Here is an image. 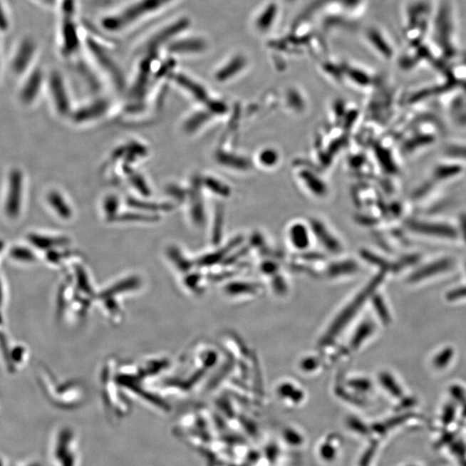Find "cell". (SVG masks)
<instances>
[{"mask_svg": "<svg viewBox=\"0 0 466 466\" xmlns=\"http://www.w3.org/2000/svg\"><path fill=\"white\" fill-rule=\"evenodd\" d=\"M429 39L447 67L465 55L461 46L459 14L452 0H438Z\"/></svg>", "mask_w": 466, "mask_h": 466, "instance_id": "cell-1", "label": "cell"}, {"mask_svg": "<svg viewBox=\"0 0 466 466\" xmlns=\"http://www.w3.org/2000/svg\"><path fill=\"white\" fill-rule=\"evenodd\" d=\"M438 0H407L403 11V32L407 45L420 44L430 36Z\"/></svg>", "mask_w": 466, "mask_h": 466, "instance_id": "cell-2", "label": "cell"}, {"mask_svg": "<svg viewBox=\"0 0 466 466\" xmlns=\"http://www.w3.org/2000/svg\"><path fill=\"white\" fill-rule=\"evenodd\" d=\"M26 175L22 167L8 170L1 199V212L6 222H17L22 218L26 202Z\"/></svg>", "mask_w": 466, "mask_h": 466, "instance_id": "cell-3", "label": "cell"}, {"mask_svg": "<svg viewBox=\"0 0 466 466\" xmlns=\"http://www.w3.org/2000/svg\"><path fill=\"white\" fill-rule=\"evenodd\" d=\"M38 44L30 35L22 36L14 44L8 59L7 68L15 79H22L38 63Z\"/></svg>", "mask_w": 466, "mask_h": 466, "instance_id": "cell-4", "label": "cell"}, {"mask_svg": "<svg viewBox=\"0 0 466 466\" xmlns=\"http://www.w3.org/2000/svg\"><path fill=\"white\" fill-rule=\"evenodd\" d=\"M172 0H141L133 4L128 9L122 11L113 17L106 19L104 26L110 31H120L135 23L139 19L144 18L151 12L160 9Z\"/></svg>", "mask_w": 466, "mask_h": 466, "instance_id": "cell-5", "label": "cell"}, {"mask_svg": "<svg viewBox=\"0 0 466 466\" xmlns=\"http://www.w3.org/2000/svg\"><path fill=\"white\" fill-rule=\"evenodd\" d=\"M19 81L17 91L19 104L23 108H30L38 102L43 90L46 88L47 76L43 68L36 65Z\"/></svg>", "mask_w": 466, "mask_h": 466, "instance_id": "cell-6", "label": "cell"}, {"mask_svg": "<svg viewBox=\"0 0 466 466\" xmlns=\"http://www.w3.org/2000/svg\"><path fill=\"white\" fill-rule=\"evenodd\" d=\"M46 88L56 113L61 117L69 115L72 113L71 100L63 78L59 72L52 71L48 73Z\"/></svg>", "mask_w": 466, "mask_h": 466, "instance_id": "cell-7", "label": "cell"}, {"mask_svg": "<svg viewBox=\"0 0 466 466\" xmlns=\"http://www.w3.org/2000/svg\"><path fill=\"white\" fill-rule=\"evenodd\" d=\"M368 39L375 51L378 53L383 58L386 60L393 59L396 55L395 48L392 41L387 38L385 34L378 29L372 28L367 33Z\"/></svg>", "mask_w": 466, "mask_h": 466, "instance_id": "cell-8", "label": "cell"}, {"mask_svg": "<svg viewBox=\"0 0 466 466\" xmlns=\"http://www.w3.org/2000/svg\"><path fill=\"white\" fill-rule=\"evenodd\" d=\"M45 200H46L48 207L59 218L66 220L72 218V208L60 191L56 190H48L46 196H45Z\"/></svg>", "mask_w": 466, "mask_h": 466, "instance_id": "cell-9", "label": "cell"}, {"mask_svg": "<svg viewBox=\"0 0 466 466\" xmlns=\"http://www.w3.org/2000/svg\"><path fill=\"white\" fill-rule=\"evenodd\" d=\"M106 109H108V105L105 101H97L95 104L86 106L81 111L79 110V112L73 114V118L77 122L93 120L103 115Z\"/></svg>", "mask_w": 466, "mask_h": 466, "instance_id": "cell-10", "label": "cell"}, {"mask_svg": "<svg viewBox=\"0 0 466 466\" xmlns=\"http://www.w3.org/2000/svg\"><path fill=\"white\" fill-rule=\"evenodd\" d=\"M186 22L184 20L178 22L177 24H174L170 27L165 29V30L159 32V33L155 36L152 39L150 40L148 46L147 48L150 51L155 50V48L160 46L161 44L165 43L167 40L172 38L175 34L179 33L180 31H182L186 27Z\"/></svg>", "mask_w": 466, "mask_h": 466, "instance_id": "cell-11", "label": "cell"}, {"mask_svg": "<svg viewBox=\"0 0 466 466\" xmlns=\"http://www.w3.org/2000/svg\"><path fill=\"white\" fill-rule=\"evenodd\" d=\"M61 41H63V44H61L63 48L61 50H63L64 54L75 51L77 45V36L73 24H68L65 20L63 26H61Z\"/></svg>", "mask_w": 466, "mask_h": 466, "instance_id": "cell-12", "label": "cell"}, {"mask_svg": "<svg viewBox=\"0 0 466 466\" xmlns=\"http://www.w3.org/2000/svg\"><path fill=\"white\" fill-rule=\"evenodd\" d=\"M206 44L202 40L190 38L175 43L171 46L170 51L177 53H195L205 50Z\"/></svg>", "mask_w": 466, "mask_h": 466, "instance_id": "cell-13", "label": "cell"}, {"mask_svg": "<svg viewBox=\"0 0 466 466\" xmlns=\"http://www.w3.org/2000/svg\"><path fill=\"white\" fill-rule=\"evenodd\" d=\"M12 15L6 0H0V35L4 36L10 33L12 29Z\"/></svg>", "mask_w": 466, "mask_h": 466, "instance_id": "cell-14", "label": "cell"}, {"mask_svg": "<svg viewBox=\"0 0 466 466\" xmlns=\"http://www.w3.org/2000/svg\"><path fill=\"white\" fill-rule=\"evenodd\" d=\"M244 66V59L243 57L238 56L232 59L226 67H224L222 71L217 73V78L219 80H227L229 77L235 75L239 72L241 68Z\"/></svg>", "mask_w": 466, "mask_h": 466, "instance_id": "cell-15", "label": "cell"}, {"mask_svg": "<svg viewBox=\"0 0 466 466\" xmlns=\"http://www.w3.org/2000/svg\"><path fill=\"white\" fill-rule=\"evenodd\" d=\"M277 14V7L275 4L269 5L266 9L263 11L259 19L257 21V26L261 31H265L271 26L274 19H275Z\"/></svg>", "mask_w": 466, "mask_h": 466, "instance_id": "cell-16", "label": "cell"}, {"mask_svg": "<svg viewBox=\"0 0 466 466\" xmlns=\"http://www.w3.org/2000/svg\"><path fill=\"white\" fill-rule=\"evenodd\" d=\"M177 81L182 87L187 88L190 92L193 93L195 98H199V99H204V98H205V93H203L202 89L200 88L198 85L195 84L193 81L187 79V78L179 76V77H177Z\"/></svg>", "mask_w": 466, "mask_h": 466, "instance_id": "cell-17", "label": "cell"}, {"mask_svg": "<svg viewBox=\"0 0 466 466\" xmlns=\"http://www.w3.org/2000/svg\"><path fill=\"white\" fill-rule=\"evenodd\" d=\"M117 200L115 198H109L108 202H105V210L108 212H111L117 209L118 204Z\"/></svg>", "mask_w": 466, "mask_h": 466, "instance_id": "cell-18", "label": "cell"}, {"mask_svg": "<svg viewBox=\"0 0 466 466\" xmlns=\"http://www.w3.org/2000/svg\"><path fill=\"white\" fill-rule=\"evenodd\" d=\"M2 39L3 36L0 35V83H1L4 72V50Z\"/></svg>", "mask_w": 466, "mask_h": 466, "instance_id": "cell-19", "label": "cell"}, {"mask_svg": "<svg viewBox=\"0 0 466 466\" xmlns=\"http://www.w3.org/2000/svg\"><path fill=\"white\" fill-rule=\"evenodd\" d=\"M0 466H3V463H2L1 460H0Z\"/></svg>", "mask_w": 466, "mask_h": 466, "instance_id": "cell-20", "label": "cell"}, {"mask_svg": "<svg viewBox=\"0 0 466 466\" xmlns=\"http://www.w3.org/2000/svg\"><path fill=\"white\" fill-rule=\"evenodd\" d=\"M289 1H292V0H289Z\"/></svg>", "mask_w": 466, "mask_h": 466, "instance_id": "cell-21", "label": "cell"}, {"mask_svg": "<svg viewBox=\"0 0 466 466\" xmlns=\"http://www.w3.org/2000/svg\"><path fill=\"white\" fill-rule=\"evenodd\" d=\"M35 466V465H34Z\"/></svg>", "mask_w": 466, "mask_h": 466, "instance_id": "cell-22", "label": "cell"}]
</instances>
